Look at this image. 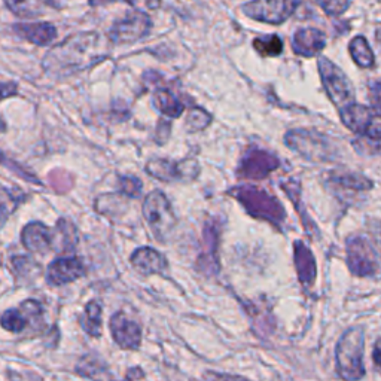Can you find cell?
<instances>
[{
	"mask_svg": "<svg viewBox=\"0 0 381 381\" xmlns=\"http://www.w3.org/2000/svg\"><path fill=\"white\" fill-rule=\"evenodd\" d=\"M100 39L96 33L73 35L60 45L55 47L45 57V70L50 75L66 76L100 62Z\"/></svg>",
	"mask_w": 381,
	"mask_h": 381,
	"instance_id": "cell-1",
	"label": "cell"
},
{
	"mask_svg": "<svg viewBox=\"0 0 381 381\" xmlns=\"http://www.w3.org/2000/svg\"><path fill=\"white\" fill-rule=\"evenodd\" d=\"M229 195L239 200L246 212L256 219H262V221H267L277 227H280L285 222L286 212L282 203L274 195L268 194L266 189L252 185H241L232 188L229 190Z\"/></svg>",
	"mask_w": 381,
	"mask_h": 381,
	"instance_id": "cell-2",
	"label": "cell"
},
{
	"mask_svg": "<svg viewBox=\"0 0 381 381\" xmlns=\"http://www.w3.org/2000/svg\"><path fill=\"white\" fill-rule=\"evenodd\" d=\"M365 334L360 326L347 329L336 344L335 362L339 375L344 380H360L365 377L363 365Z\"/></svg>",
	"mask_w": 381,
	"mask_h": 381,
	"instance_id": "cell-3",
	"label": "cell"
},
{
	"mask_svg": "<svg viewBox=\"0 0 381 381\" xmlns=\"http://www.w3.org/2000/svg\"><path fill=\"white\" fill-rule=\"evenodd\" d=\"M285 143L289 149L313 163H328L336 155L334 143L313 130H290L285 135Z\"/></svg>",
	"mask_w": 381,
	"mask_h": 381,
	"instance_id": "cell-4",
	"label": "cell"
},
{
	"mask_svg": "<svg viewBox=\"0 0 381 381\" xmlns=\"http://www.w3.org/2000/svg\"><path fill=\"white\" fill-rule=\"evenodd\" d=\"M347 267L353 275L373 277L381 273V252L363 236L347 239Z\"/></svg>",
	"mask_w": 381,
	"mask_h": 381,
	"instance_id": "cell-5",
	"label": "cell"
},
{
	"mask_svg": "<svg viewBox=\"0 0 381 381\" xmlns=\"http://www.w3.org/2000/svg\"><path fill=\"white\" fill-rule=\"evenodd\" d=\"M317 64L325 91L329 96L332 103L339 108V110L350 103H353L355 90L348 78L344 75V72L325 57H320Z\"/></svg>",
	"mask_w": 381,
	"mask_h": 381,
	"instance_id": "cell-6",
	"label": "cell"
},
{
	"mask_svg": "<svg viewBox=\"0 0 381 381\" xmlns=\"http://www.w3.org/2000/svg\"><path fill=\"white\" fill-rule=\"evenodd\" d=\"M143 215L158 240H166L176 225V217L167 197L154 190L143 203Z\"/></svg>",
	"mask_w": 381,
	"mask_h": 381,
	"instance_id": "cell-7",
	"label": "cell"
},
{
	"mask_svg": "<svg viewBox=\"0 0 381 381\" xmlns=\"http://www.w3.org/2000/svg\"><path fill=\"white\" fill-rule=\"evenodd\" d=\"M343 124L353 131L371 140H381V113L374 108L350 103L340 109Z\"/></svg>",
	"mask_w": 381,
	"mask_h": 381,
	"instance_id": "cell-8",
	"label": "cell"
},
{
	"mask_svg": "<svg viewBox=\"0 0 381 381\" xmlns=\"http://www.w3.org/2000/svg\"><path fill=\"white\" fill-rule=\"evenodd\" d=\"M301 0H252L243 6L249 18L268 24H282L300 6Z\"/></svg>",
	"mask_w": 381,
	"mask_h": 381,
	"instance_id": "cell-9",
	"label": "cell"
},
{
	"mask_svg": "<svg viewBox=\"0 0 381 381\" xmlns=\"http://www.w3.org/2000/svg\"><path fill=\"white\" fill-rule=\"evenodd\" d=\"M151 30V18L143 11H133L116 21L109 33V38L115 43H133Z\"/></svg>",
	"mask_w": 381,
	"mask_h": 381,
	"instance_id": "cell-10",
	"label": "cell"
},
{
	"mask_svg": "<svg viewBox=\"0 0 381 381\" xmlns=\"http://www.w3.org/2000/svg\"><path fill=\"white\" fill-rule=\"evenodd\" d=\"M152 178L159 181H190L198 176L200 167L195 159H183V161H169V159H152L146 166Z\"/></svg>",
	"mask_w": 381,
	"mask_h": 381,
	"instance_id": "cell-11",
	"label": "cell"
},
{
	"mask_svg": "<svg viewBox=\"0 0 381 381\" xmlns=\"http://www.w3.org/2000/svg\"><path fill=\"white\" fill-rule=\"evenodd\" d=\"M278 166H280V161H278V158L274 157L273 154L262 149H252L241 159L239 167V176L243 179L261 181L266 179L267 176L273 173Z\"/></svg>",
	"mask_w": 381,
	"mask_h": 381,
	"instance_id": "cell-12",
	"label": "cell"
},
{
	"mask_svg": "<svg viewBox=\"0 0 381 381\" xmlns=\"http://www.w3.org/2000/svg\"><path fill=\"white\" fill-rule=\"evenodd\" d=\"M110 331L115 343L123 348L136 350L142 343L140 326L123 313L112 316Z\"/></svg>",
	"mask_w": 381,
	"mask_h": 381,
	"instance_id": "cell-13",
	"label": "cell"
},
{
	"mask_svg": "<svg viewBox=\"0 0 381 381\" xmlns=\"http://www.w3.org/2000/svg\"><path fill=\"white\" fill-rule=\"evenodd\" d=\"M85 274V266L79 258H62L54 261L50 268L47 278L54 286H62L70 282L78 280Z\"/></svg>",
	"mask_w": 381,
	"mask_h": 381,
	"instance_id": "cell-14",
	"label": "cell"
},
{
	"mask_svg": "<svg viewBox=\"0 0 381 381\" xmlns=\"http://www.w3.org/2000/svg\"><path fill=\"white\" fill-rule=\"evenodd\" d=\"M326 45V38L317 28H302L294 35L292 48L294 52L302 57H314Z\"/></svg>",
	"mask_w": 381,
	"mask_h": 381,
	"instance_id": "cell-15",
	"label": "cell"
},
{
	"mask_svg": "<svg viewBox=\"0 0 381 381\" xmlns=\"http://www.w3.org/2000/svg\"><path fill=\"white\" fill-rule=\"evenodd\" d=\"M21 240L27 251L35 254H47L52 243V236L51 231L43 224L32 222L23 229Z\"/></svg>",
	"mask_w": 381,
	"mask_h": 381,
	"instance_id": "cell-16",
	"label": "cell"
},
{
	"mask_svg": "<svg viewBox=\"0 0 381 381\" xmlns=\"http://www.w3.org/2000/svg\"><path fill=\"white\" fill-rule=\"evenodd\" d=\"M294 259L300 282L305 286H312L316 280L317 267L312 251L302 241L294 243Z\"/></svg>",
	"mask_w": 381,
	"mask_h": 381,
	"instance_id": "cell-17",
	"label": "cell"
},
{
	"mask_svg": "<svg viewBox=\"0 0 381 381\" xmlns=\"http://www.w3.org/2000/svg\"><path fill=\"white\" fill-rule=\"evenodd\" d=\"M219 231L217 225L207 224L204 228V251L198 258V268L207 274H216L219 271V263L216 258Z\"/></svg>",
	"mask_w": 381,
	"mask_h": 381,
	"instance_id": "cell-18",
	"label": "cell"
},
{
	"mask_svg": "<svg viewBox=\"0 0 381 381\" xmlns=\"http://www.w3.org/2000/svg\"><path fill=\"white\" fill-rule=\"evenodd\" d=\"M131 263L142 274H157L167 268L166 258L151 247L137 249L131 256Z\"/></svg>",
	"mask_w": 381,
	"mask_h": 381,
	"instance_id": "cell-19",
	"label": "cell"
},
{
	"mask_svg": "<svg viewBox=\"0 0 381 381\" xmlns=\"http://www.w3.org/2000/svg\"><path fill=\"white\" fill-rule=\"evenodd\" d=\"M13 30L25 40L35 45H48L57 35L55 27L50 23H33V24H16Z\"/></svg>",
	"mask_w": 381,
	"mask_h": 381,
	"instance_id": "cell-20",
	"label": "cell"
},
{
	"mask_svg": "<svg viewBox=\"0 0 381 381\" xmlns=\"http://www.w3.org/2000/svg\"><path fill=\"white\" fill-rule=\"evenodd\" d=\"M6 6L21 18H35L51 8V0H5Z\"/></svg>",
	"mask_w": 381,
	"mask_h": 381,
	"instance_id": "cell-21",
	"label": "cell"
},
{
	"mask_svg": "<svg viewBox=\"0 0 381 381\" xmlns=\"http://www.w3.org/2000/svg\"><path fill=\"white\" fill-rule=\"evenodd\" d=\"M329 182L334 186L346 190H368L374 186V183L368 178H365V176L348 171L331 173Z\"/></svg>",
	"mask_w": 381,
	"mask_h": 381,
	"instance_id": "cell-22",
	"label": "cell"
},
{
	"mask_svg": "<svg viewBox=\"0 0 381 381\" xmlns=\"http://www.w3.org/2000/svg\"><path fill=\"white\" fill-rule=\"evenodd\" d=\"M154 106L170 118H178V116L182 115L185 106L182 105V101L176 97L170 90H166V88H161V90H157L154 94Z\"/></svg>",
	"mask_w": 381,
	"mask_h": 381,
	"instance_id": "cell-23",
	"label": "cell"
},
{
	"mask_svg": "<svg viewBox=\"0 0 381 381\" xmlns=\"http://www.w3.org/2000/svg\"><path fill=\"white\" fill-rule=\"evenodd\" d=\"M348 51H350L351 58H353V62L359 67L370 69L374 66L375 63L374 52L370 47L368 40H366L363 36H356L353 40H351L348 45Z\"/></svg>",
	"mask_w": 381,
	"mask_h": 381,
	"instance_id": "cell-24",
	"label": "cell"
},
{
	"mask_svg": "<svg viewBox=\"0 0 381 381\" xmlns=\"http://www.w3.org/2000/svg\"><path fill=\"white\" fill-rule=\"evenodd\" d=\"M81 326L86 334L98 336L101 334V307L97 302H90L85 307V313L81 317Z\"/></svg>",
	"mask_w": 381,
	"mask_h": 381,
	"instance_id": "cell-25",
	"label": "cell"
},
{
	"mask_svg": "<svg viewBox=\"0 0 381 381\" xmlns=\"http://www.w3.org/2000/svg\"><path fill=\"white\" fill-rule=\"evenodd\" d=\"M254 48L262 57H277L283 51V42L277 35H268L256 38L254 40Z\"/></svg>",
	"mask_w": 381,
	"mask_h": 381,
	"instance_id": "cell-26",
	"label": "cell"
},
{
	"mask_svg": "<svg viewBox=\"0 0 381 381\" xmlns=\"http://www.w3.org/2000/svg\"><path fill=\"white\" fill-rule=\"evenodd\" d=\"M20 198L17 194L11 193V190L0 188V227H2L11 213L18 207Z\"/></svg>",
	"mask_w": 381,
	"mask_h": 381,
	"instance_id": "cell-27",
	"label": "cell"
},
{
	"mask_svg": "<svg viewBox=\"0 0 381 381\" xmlns=\"http://www.w3.org/2000/svg\"><path fill=\"white\" fill-rule=\"evenodd\" d=\"M0 324L6 331L18 334L25 329L27 317L21 310H8L0 319Z\"/></svg>",
	"mask_w": 381,
	"mask_h": 381,
	"instance_id": "cell-28",
	"label": "cell"
},
{
	"mask_svg": "<svg viewBox=\"0 0 381 381\" xmlns=\"http://www.w3.org/2000/svg\"><path fill=\"white\" fill-rule=\"evenodd\" d=\"M212 123V116L201 108L190 109L186 118V125L190 131H201Z\"/></svg>",
	"mask_w": 381,
	"mask_h": 381,
	"instance_id": "cell-29",
	"label": "cell"
},
{
	"mask_svg": "<svg viewBox=\"0 0 381 381\" xmlns=\"http://www.w3.org/2000/svg\"><path fill=\"white\" fill-rule=\"evenodd\" d=\"M50 185L54 188L55 193L58 194H64L70 188L73 186V179L72 176L66 170H54L48 176Z\"/></svg>",
	"mask_w": 381,
	"mask_h": 381,
	"instance_id": "cell-30",
	"label": "cell"
},
{
	"mask_svg": "<svg viewBox=\"0 0 381 381\" xmlns=\"http://www.w3.org/2000/svg\"><path fill=\"white\" fill-rule=\"evenodd\" d=\"M317 4L328 13V16L339 17L348 9L350 0H317Z\"/></svg>",
	"mask_w": 381,
	"mask_h": 381,
	"instance_id": "cell-31",
	"label": "cell"
},
{
	"mask_svg": "<svg viewBox=\"0 0 381 381\" xmlns=\"http://www.w3.org/2000/svg\"><path fill=\"white\" fill-rule=\"evenodd\" d=\"M120 188L123 193L128 197H139L142 193V182L136 178H121Z\"/></svg>",
	"mask_w": 381,
	"mask_h": 381,
	"instance_id": "cell-32",
	"label": "cell"
},
{
	"mask_svg": "<svg viewBox=\"0 0 381 381\" xmlns=\"http://www.w3.org/2000/svg\"><path fill=\"white\" fill-rule=\"evenodd\" d=\"M370 100L378 112H381V81L371 84L370 86Z\"/></svg>",
	"mask_w": 381,
	"mask_h": 381,
	"instance_id": "cell-33",
	"label": "cell"
},
{
	"mask_svg": "<svg viewBox=\"0 0 381 381\" xmlns=\"http://www.w3.org/2000/svg\"><path fill=\"white\" fill-rule=\"evenodd\" d=\"M18 91V86L13 82H0V101L16 96Z\"/></svg>",
	"mask_w": 381,
	"mask_h": 381,
	"instance_id": "cell-34",
	"label": "cell"
},
{
	"mask_svg": "<svg viewBox=\"0 0 381 381\" xmlns=\"http://www.w3.org/2000/svg\"><path fill=\"white\" fill-rule=\"evenodd\" d=\"M373 358H374V362L380 366L381 368V339L375 343L374 346V351H373Z\"/></svg>",
	"mask_w": 381,
	"mask_h": 381,
	"instance_id": "cell-35",
	"label": "cell"
},
{
	"mask_svg": "<svg viewBox=\"0 0 381 381\" xmlns=\"http://www.w3.org/2000/svg\"><path fill=\"white\" fill-rule=\"evenodd\" d=\"M143 377H144V374L139 368L130 370L128 374H127V378H130V380H133V378H143Z\"/></svg>",
	"mask_w": 381,
	"mask_h": 381,
	"instance_id": "cell-36",
	"label": "cell"
},
{
	"mask_svg": "<svg viewBox=\"0 0 381 381\" xmlns=\"http://www.w3.org/2000/svg\"><path fill=\"white\" fill-rule=\"evenodd\" d=\"M105 2H112V0H91V4H93V5L105 4ZM113 2H115V0H113ZM123 2H127V4H130L131 6H135V5H136V0H123Z\"/></svg>",
	"mask_w": 381,
	"mask_h": 381,
	"instance_id": "cell-37",
	"label": "cell"
},
{
	"mask_svg": "<svg viewBox=\"0 0 381 381\" xmlns=\"http://www.w3.org/2000/svg\"><path fill=\"white\" fill-rule=\"evenodd\" d=\"M371 224L374 225V227H371L373 231H374V234L378 237V240L381 241V224L380 222H374V221H371Z\"/></svg>",
	"mask_w": 381,
	"mask_h": 381,
	"instance_id": "cell-38",
	"label": "cell"
},
{
	"mask_svg": "<svg viewBox=\"0 0 381 381\" xmlns=\"http://www.w3.org/2000/svg\"><path fill=\"white\" fill-rule=\"evenodd\" d=\"M159 2L161 0H146V4H148V6H151V8H158Z\"/></svg>",
	"mask_w": 381,
	"mask_h": 381,
	"instance_id": "cell-39",
	"label": "cell"
}]
</instances>
